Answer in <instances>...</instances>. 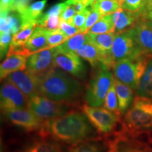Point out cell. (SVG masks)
<instances>
[{
	"label": "cell",
	"mask_w": 152,
	"mask_h": 152,
	"mask_svg": "<svg viewBox=\"0 0 152 152\" xmlns=\"http://www.w3.org/2000/svg\"><path fill=\"white\" fill-rule=\"evenodd\" d=\"M95 130L83 112L71 111L62 116L44 122L40 131L42 136L72 145L94 138Z\"/></svg>",
	"instance_id": "6da1fadb"
},
{
	"label": "cell",
	"mask_w": 152,
	"mask_h": 152,
	"mask_svg": "<svg viewBox=\"0 0 152 152\" xmlns=\"http://www.w3.org/2000/svg\"><path fill=\"white\" fill-rule=\"evenodd\" d=\"M37 91L55 102L71 104L83 94L82 83L61 68L53 67L43 75L37 76Z\"/></svg>",
	"instance_id": "7a4b0ae2"
},
{
	"label": "cell",
	"mask_w": 152,
	"mask_h": 152,
	"mask_svg": "<svg viewBox=\"0 0 152 152\" xmlns=\"http://www.w3.org/2000/svg\"><path fill=\"white\" fill-rule=\"evenodd\" d=\"M123 131L129 133L147 132L152 129V99L137 96L125 113Z\"/></svg>",
	"instance_id": "3957f363"
},
{
	"label": "cell",
	"mask_w": 152,
	"mask_h": 152,
	"mask_svg": "<svg viewBox=\"0 0 152 152\" xmlns=\"http://www.w3.org/2000/svg\"><path fill=\"white\" fill-rule=\"evenodd\" d=\"M151 57L142 54L116 62L112 68L114 77L128 85L132 90H137Z\"/></svg>",
	"instance_id": "277c9868"
},
{
	"label": "cell",
	"mask_w": 152,
	"mask_h": 152,
	"mask_svg": "<svg viewBox=\"0 0 152 152\" xmlns=\"http://www.w3.org/2000/svg\"><path fill=\"white\" fill-rule=\"evenodd\" d=\"M86 91L85 99L86 104L93 107L103 105L108 91L113 83L114 76L109 68L100 62L96 67Z\"/></svg>",
	"instance_id": "5b68a950"
},
{
	"label": "cell",
	"mask_w": 152,
	"mask_h": 152,
	"mask_svg": "<svg viewBox=\"0 0 152 152\" xmlns=\"http://www.w3.org/2000/svg\"><path fill=\"white\" fill-rule=\"evenodd\" d=\"M71 104L55 102L40 94L29 98L28 109L42 122L61 117L69 112Z\"/></svg>",
	"instance_id": "8992f818"
},
{
	"label": "cell",
	"mask_w": 152,
	"mask_h": 152,
	"mask_svg": "<svg viewBox=\"0 0 152 152\" xmlns=\"http://www.w3.org/2000/svg\"><path fill=\"white\" fill-rule=\"evenodd\" d=\"M82 110L94 128L102 134L113 132L120 121L121 114L112 112L106 108L93 107L84 104Z\"/></svg>",
	"instance_id": "52a82bcc"
},
{
	"label": "cell",
	"mask_w": 152,
	"mask_h": 152,
	"mask_svg": "<svg viewBox=\"0 0 152 152\" xmlns=\"http://www.w3.org/2000/svg\"><path fill=\"white\" fill-rule=\"evenodd\" d=\"M142 54L134 39L132 28L115 33L111 52L113 65L125 58Z\"/></svg>",
	"instance_id": "ba28073f"
},
{
	"label": "cell",
	"mask_w": 152,
	"mask_h": 152,
	"mask_svg": "<svg viewBox=\"0 0 152 152\" xmlns=\"http://www.w3.org/2000/svg\"><path fill=\"white\" fill-rule=\"evenodd\" d=\"M28 99L20 90L4 80L0 92V104L1 111L21 109L28 107Z\"/></svg>",
	"instance_id": "9c48e42d"
},
{
	"label": "cell",
	"mask_w": 152,
	"mask_h": 152,
	"mask_svg": "<svg viewBox=\"0 0 152 152\" xmlns=\"http://www.w3.org/2000/svg\"><path fill=\"white\" fill-rule=\"evenodd\" d=\"M54 66L62 69L70 75L79 80H84L87 74V69L80 57L75 53H65L58 51L54 60Z\"/></svg>",
	"instance_id": "30bf717a"
},
{
	"label": "cell",
	"mask_w": 152,
	"mask_h": 152,
	"mask_svg": "<svg viewBox=\"0 0 152 152\" xmlns=\"http://www.w3.org/2000/svg\"><path fill=\"white\" fill-rule=\"evenodd\" d=\"M56 47L45 49L29 55L26 62V70L36 76L43 75L54 67Z\"/></svg>",
	"instance_id": "8fae6325"
},
{
	"label": "cell",
	"mask_w": 152,
	"mask_h": 152,
	"mask_svg": "<svg viewBox=\"0 0 152 152\" xmlns=\"http://www.w3.org/2000/svg\"><path fill=\"white\" fill-rule=\"evenodd\" d=\"M9 122L28 131L41 130L44 122L29 109H13L3 111Z\"/></svg>",
	"instance_id": "7c38bea8"
},
{
	"label": "cell",
	"mask_w": 152,
	"mask_h": 152,
	"mask_svg": "<svg viewBox=\"0 0 152 152\" xmlns=\"http://www.w3.org/2000/svg\"><path fill=\"white\" fill-rule=\"evenodd\" d=\"M132 33L137 45L144 54L152 56V21L140 17L133 26Z\"/></svg>",
	"instance_id": "4fadbf2b"
},
{
	"label": "cell",
	"mask_w": 152,
	"mask_h": 152,
	"mask_svg": "<svg viewBox=\"0 0 152 152\" xmlns=\"http://www.w3.org/2000/svg\"><path fill=\"white\" fill-rule=\"evenodd\" d=\"M107 152H150V150L144 142L137 139H130L123 131L113 140L108 141Z\"/></svg>",
	"instance_id": "5bb4252c"
},
{
	"label": "cell",
	"mask_w": 152,
	"mask_h": 152,
	"mask_svg": "<svg viewBox=\"0 0 152 152\" xmlns=\"http://www.w3.org/2000/svg\"><path fill=\"white\" fill-rule=\"evenodd\" d=\"M4 80L15 85L28 99L39 94L37 91V76L30 73L28 70L11 73Z\"/></svg>",
	"instance_id": "9a60e30c"
},
{
	"label": "cell",
	"mask_w": 152,
	"mask_h": 152,
	"mask_svg": "<svg viewBox=\"0 0 152 152\" xmlns=\"http://www.w3.org/2000/svg\"><path fill=\"white\" fill-rule=\"evenodd\" d=\"M28 56L19 53H9L0 66V77L6 79L9 75L14 72L26 69Z\"/></svg>",
	"instance_id": "2e32d148"
},
{
	"label": "cell",
	"mask_w": 152,
	"mask_h": 152,
	"mask_svg": "<svg viewBox=\"0 0 152 152\" xmlns=\"http://www.w3.org/2000/svg\"><path fill=\"white\" fill-rule=\"evenodd\" d=\"M37 26V23H30L23 25L20 30L13 35L8 54L19 53L27 56L25 52L23 46L31 34L33 33Z\"/></svg>",
	"instance_id": "e0dca14e"
},
{
	"label": "cell",
	"mask_w": 152,
	"mask_h": 152,
	"mask_svg": "<svg viewBox=\"0 0 152 152\" xmlns=\"http://www.w3.org/2000/svg\"><path fill=\"white\" fill-rule=\"evenodd\" d=\"M47 48V29L37 26L33 33L25 43L23 49L28 56L29 55Z\"/></svg>",
	"instance_id": "ac0fdd59"
},
{
	"label": "cell",
	"mask_w": 152,
	"mask_h": 152,
	"mask_svg": "<svg viewBox=\"0 0 152 152\" xmlns=\"http://www.w3.org/2000/svg\"><path fill=\"white\" fill-rule=\"evenodd\" d=\"M67 7L65 1L64 3L57 4L49 9L46 14H43L37 21V26L46 28L47 30H55L59 29L61 22L60 15Z\"/></svg>",
	"instance_id": "d6986e66"
},
{
	"label": "cell",
	"mask_w": 152,
	"mask_h": 152,
	"mask_svg": "<svg viewBox=\"0 0 152 152\" xmlns=\"http://www.w3.org/2000/svg\"><path fill=\"white\" fill-rule=\"evenodd\" d=\"M113 17L115 21V33H118L132 28L140 18V15L139 13L121 9L113 14Z\"/></svg>",
	"instance_id": "ffe728a7"
},
{
	"label": "cell",
	"mask_w": 152,
	"mask_h": 152,
	"mask_svg": "<svg viewBox=\"0 0 152 152\" xmlns=\"http://www.w3.org/2000/svg\"><path fill=\"white\" fill-rule=\"evenodd\" d=\"M20 152H63L61 147L56 140L42 136V138L28 144Z\"/></svg>",
	"instance_id": "44dd1931"
},
{
	"label": "cell",
	"mask_w": 152,
	"mask_h": 152,
	"mask_svg": "<svg viewBox=\"0 0 152 152\" xmlns=\"http://www.w3.org/2000/svg\"><path fill=\"white\" fill-rule=\"evenodd\" d=\"M115 87L118 101V109L121 114H125L130 109L133 101L132 89L125 83L115 78Z\"/></svg>",
	"instance_id": "7402d4cb"
},
{
	"label": "cell",
	"mask_w": 152,
	"mask_h": 152,
	"mask_svg": "<svg viewBox=\"0 0 152 152\" xmlns=\"http://www.w3.org/2000/svg\"><path fill=\"white\" fill-rule=\"evenodd\" d=\"M106 144L98 138H91L72 144L68 152H107Z\"/></svg>",
	"instance_id": "603a6c76"
},
{
	"label": "cell",
	"mask_w": 152,
	"mask_h": 152,
	"mask_svg": "<svg viewBox=\"0 0 152 152\" xmlns=\"http://www.w3.org/2000/svg\"><path fill=\"white\" fill-rule=\"evenodd\" d=\"M22 26L20 14L16 11L1 13V33H9L14 35Z\"/></svg>",
	"instance_id": "cb8c5ba5"
},
{
	"label": "cell",
	"mask_w": 152,
	"mask_h": 152,
	"mask_svg": "<svg viewBox=\"0 0 152 152\" xmlns=\"http://www.w3.org/2000/svg\"><path fill=\"white\" fill-rule=\"evenodd\" d=\"M47 2V0H41L29 5L23 12L20 13L22 26L30 23H37L42 16V11Z\"/></svg>",
	"instance_id": "d4e9b609"
},
{
	"label": "cell",
	"mask_w": 152,
	"mask_h": 152,
	"mask_svg": "<svg viewBox=\"0 0 152 152\" xmlns=\"http://www.w3.org/2000/svg\"><path fill=\"white\" fill-rule=\"evenodd\" d=\"M136 94L140 97L152 99V57L140 80Z\"/></svg>",
	"instance_id": "484cf974"
},
{
	"label": "cell",
	"mask_w": 152,
	"mask_h": 152,
	"mask_svg": "<svg viewBox=\"0 0 152 152\" xmlns=\"http://www.w3.org/2000/svg\"><path fill=\"white\" fill-rule=\"evenodd\" d=\"M85 43H87L86 34L80 33L69 37L59 46L56 47V48L59 52L75 53Z\"/></svg>",
	"instance_id": "4316f807"
},
{
	"label": "cell",
	"mask_w": 152,
	"mask_h": 152,
	"mask_svg": "<svg viewBox=\"0 0 152 152\" xmlns=\"http://www.w3.org/2000/svg\"><path fill=\"white\" fill-rule=\"evenodd\" d=\"M75 54L83 59L87 61L93 68L96 67L101 62L99 51L94 45L88 42L85 43L83 46H82L75 52Z\"/></svg>",
	"instance_id": "83f0119b"
},
{
	"label": "cell",
	"mask_w": 152,
	"mask_h": 152,
	"mask_svg": "<svg viewBox=\"0 0 152 152\" xmlns=\"http://www.w3.org/2000/svg\"><path fill=\"white\" fill-rule=\"evenodd\" d=\"M115 33V21L113 14L102 16L85 34H104Z\"/></svg>",
	"instance_id": "f1b7e54d"
},
{
	"label": "cell",
	"mask_w": 152,
	"mask_h": 152,
	"mask_svg": "<svg viewBox=\"0 0 152 152\" xmlns=\"http://www.w3.org/2000/svg\"><path fill=\"white\" fill-rule=\"evenodd\" d=\"M98 10L101 16L113 14L121 9V3L115 0H96L93 6Z\"/></svg>",
	"instance_id": "f546056e"
},
{
	"label": "cell",
	"mask_w": 152,
	"mask_h": 152,
	"mask_svg": "<svg viewBox=\"0 0 152 152\" xmlns=\"http://www.w3.org/2000/svg\"><path fill=\"white\" fill-rule=\"evenodd\" d=\"M104 105V108H106L109 111L120 113L118 109V101L116 91H115V77H114L113 83H112L111 86L110 87L109 91H108L107 94H106Z\"/></svg>",
	"instance_id": "4dcf8cb0"
},
{
	"label": "cell",
	"mask_w": 152,
	"mask_h": 152,
	"mask_svg": "<svg viewBox=\"0 0 152 152\" xmlns=\"http://www.w3.org/2000/svg\"><path fill=\"white\" fill-rule=\"evenodd\" d=\"M47 48L52 49L58 47L65 42L68 37H66L60 29L50 30L47 29Z\"/></svg>",
	"instance_id": "1f68e13d"
},
{
	"label": "cell",
	"mask_w": 152,
	"mask_h": 152,
	"mask_svg": "<svg viewBox=\"0 0 152 152\" xmlns=\"http://www.w3.org/2000/svg\"><path fill=\"white\" fill-rule=\"evenodd\" d=\"M92 7H87V8L84 9L83 11L77 13V14L75 16V17H74L73 25L74 26H75L76 28H78L80 31V33H82V31H83V28H84L85 23L87 21V19L88 18L89 16H90L91 12H92Z\"/></svg>",
	"instance_id": "d6a6232c"
},
{
	"label": "cell",
	"mask_w": 152,
	"mask_h": 152,
	"mask_svg": "<svg viewBox=\"0 0 152 152\" xmlns=\"http://www.w3.org/2000/svg\"><path fill=\"white\" fill-rule=\"evenodd\" d=\"M145 0H123L121 2V8L125 10L139 13L143 8Z\"/></svg>",
	"instance_id": "836d02e7"
},
{
	"label": "cell",
	"mask_w": 152,
	"mask_h": 152,
	"mask_svg": "<svg viewBox=\"0 0 152 152\" xmlns=\"http://www.w3.org/2000/svg\"><path fill=\"white\" fill-rule=\"evenodd\" d=\"M13 35L9 33H3L0 34V52H1V58L8 54L9 47L12 39Z\"/></svg>",
	"instance_id": "e575fe53"
},
{
	"label": "cell",
	"mask_w": 152,
	"mask_h": 152,
	"mask_svg": "<svg viewBox=\"0 0 152 152\" xmlns=\"http://www.w3.org/2000/svg\"><path fill=\"white\" fill-rule=\"evenodd\" d=\"M102 17V16H101V14H99L98 10H96L94 7H92V12H91L90 15L89 16L88 18L87 19V21L85 23V25L84 28H83L82 33L85 34L87 32L94 26V25L96 24V23L100 20Z\"/></svg>",
	"instance_id": "d590c367"
},
{
	"label": "cell",
	"mask_w": 152,
	"mask_h": 152,
	"mask_svg": "<svg viewBox=\"0 0 152 152\" xmlns=\"http://www.w3.org/2000/svg\"><path fill=\"white\" fill-rule=\"evenodd\" d=\"M59 29L68 38L80 33V30L77 28H76L75 26H74L70 23H68L66 22L62 21V20L61 22Z\"/></svg>",
	"instance_id": "8d00e7d4"
},
{
	"label": "cell",
	"mask_w": 152,
	"mask_h": 152,
	"mask_svg": "<svg viewBox=\"0 0 152 152\" xmlns=\"http://www.w3.org/2000/svg\"><path fill=\"white\" fill-rule=\"evenodd\" d=\"M76 14H77V12L75 11V9L73 7H71V6L67 4V7H66L65 9L62 11V13L60 15L61 20L62 21L73 25V18Z\"/></svg>",
	"instance_id": "74e56055"
},
{
	"label": "cell",
	"mask_w": 152,
	"mask_h": 152,
	"mask_svg": "<svg viewBox=\"0 0 152 152\" xmlns=\"http://www.w3.org/2000/svg\"><path fill=\"white\" fill-rule=\"evenodd\" d=\"M66 2L68 5L73 7L76 12H77V14L81 12V11H83L84 9H86L87 7H88L87 4L85 2L84 0H67Z\"/></svg>",
	"instance_id": "f35d334b"
},
{
	"label": "cell",
	"mask_w": 152,
	"mask_h": 152,
	"mask_svg": "<svg viewBox=\"0 0 152 152\" xmlns=\"http://www.w3.org/2000/svg\"><path fill=\"white\" fill-rule=\"evenodd\" d=\"M16 0H0V10L1 13L9 12L14 11Z\"/></svg>",
	"instance_id": "ab89813d"
},
{
	"label": "cell",
	"mask_w": 152,
	"mask_h": 152,
	"mask_svg": "<svg viewBox=\"0 0 152 152\" xmlns=\"http://www.w3.org/2000/svg\"><path fill=\"white\" fill-rule=\"evenodd\" d=\"M152 11V0H145L144 7L140 11V17L143 18L145 15Z\"/></svg>",
	"instance_id": "60d3db41"
},
{
	"label": "cell",
	"mask_w": 152,
	"mask_h": 152,
	"mask_svg": "<svg viewBox=\"0 0 152 152\" xmlns=\"http://www.w3.org/2000/svg\"><path fill=\"white\" fill-rule=\"evenodd\" d=\"M85 2L87 4V7H93L94 4L96 2V0H84Z\"/></svg>",
	"instance_id": "b9f144b4"
},
{
	"label": "cell",
	"mask_w": 152,
	"mask_h": 152,
	"mask_svg": "<svg viewBox=\"0 0 152 152\" xmlns=\"http://www.w3.org/2000/svg\"><path fill=\"white\" fill-rule=\"evenodd\" d=\"M143 18H147L148 19H149V20H151L152 21V11H150V12L148 13L145 15V16L143 17Z\"/></svg>",
	"instance_id": "7bdbcfd3"
},
{
	"label": "cell",
	"mask_w": 152,
	"mask_h": 152,
	"mask_svg": "<svg viewBox=\"0 0 152 152\" xmlns=\"http://www.w3.org/2000/svg\"><path fill=\"white\" fill-rule=\"evenodd\" d=\"M123 1V0H120V1H121V2H122V1Z\"/></svg>",
	"instance_id": "ee69618b"
},
{
	"label": "cell",
	"mask_w": 152,
	"mask_h": 152,
	"mask_svg": "<svg viewBox=\"0 0 152 152\" xmlns=\"http://www.w3.org/2000/svg\"><path fill=\"white\" fill-rule=\"evenodd\" d=\"M115 1H120V0H115ZM121 2V1H120Z\"/></svg>",
	"instance_id": "f6af8a7d"
}]
</instances>
